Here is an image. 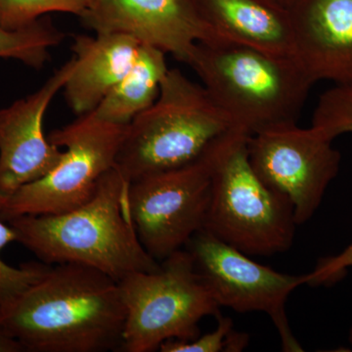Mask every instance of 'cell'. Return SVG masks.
<instances>
[{
    "label": "cell",
    "instance_id": "obj_1",
    "mask_svg": "<svg viewBox=\"0 0 352 352\" xmlns=\"http://www.w3.org/2000/svg\"><path fill=\"white\" fill-rule=\"evenodd\" d=\"M0 322L24 351H118L126 307L119 282L105 273L80 264H54L0 307Z\"/></svg>",
    "mask_w": 352,
    "mask_h": 352
},
{
    "label": "cell",
    "instance_id": "obj_2",
    "mask_svg": "<svg viewBox=\"0 0 352 352\" xmlns=\"http://www.w3.org/2000/svg\"><path fill=\"white\" fill-rule=\"evenodd\" d=\"M129 185L115 166L80 207L61 214L23 215L7 223L17 242L48 265L89 266L117 282L132 273L154 272L160 261L138 239L129 210Z\"/></svg>",
    "mask_w": 352,
    "mask_h": 352
},
{
    "label": "cell",
    "instance_id": "obj_3",
    "mask_svg": "<svg viewBox=\"0 0 352 352\" xmlns=\"http://www.w3.org/2000/svg\"><path fill=\"white\" fill-rule=\"evenodd\" d=\"M248 134L296 122L314 82L295 57L219 41L197 43L186 63Z\"/></svg>",
    "mask_w": 352,
    "mask_h": 352
},
{
    "label": "cell",
    "instance_id": "obj_4",
    "mask_svg": "<svg viewBox=\"0 0 352 352\" xmlns=\"http://www.w3.org/2000/svg\"><path fill=\"white\" fill-rule=\"evenodd\" d=\"M234 129L204 85L168 69L157 100L127 124L116 166L129 182L180 168Z\"/></svg>",
    "mask_w": 352,
    "mask_h": 352
},
{
    "label": "cell",
    "instance_id": "obj_5",
    "mask_svg": "<svg viewBox=\"0 0 352 352\" xmlns=\"http://www.w3.org/2000/svg\"><path fill=\"white\" fill-rule=\"evenodd\" d=\"M233 139L215 164L203 229L248 256L288 251L295 237V212L286 196L270 189L248 159L247 138Z\"/></svg>",
    "mask_w": 352,
    "mask_h": 352
},
{
    "label": "cell",
    "instance_id": "obj_6",
    "mask_svg": "<svg viewBox=\"0 0 352 352\" xmlns=\"http://www.w3.org/2000/svg\"><path fill=\"white\" fill-rule=\"evenodd\" d=\"M119 285L126 307L122 351H156L168 340L196 339L201 319L220 314L186 249L160 261L157 271L132 273Z\"/></svg>",
    "mask_w": 352,
    "mask_h": 352
},
{
    "label": "cell",
    "instance_id": "obj_7",
    "mask_svg": "<svg viewBox=\"0 0 352 352\" xmlns=\"http://www.w3.org/2000/svg\"><path fill=\"white\" fill-rule=\"evenodd\" d=\"M240 133L247 132L234 129L217 139L192 163L131 182L132 222L139 241L153 258L162 261L184 249L204 228L215 164Z\"/></svg>",
    "mask_w": 352,
    "mask_h": 352
},
{
    "label": "cell",
    "instance_id": "obj_8",
    "mask_svg": "<svg viewBox=\"0 0 352 352\" xmlns=\"http://www.w3.org/2000/svg\"><path fill=\"white\" fill-rule=\"evenodd\" d=\"M126 127L99 120L91 112L51 132L47 138L64 148L63 157L47 175L9 197L0 206V219L61 214L87 203L101 178L115 168Z\"/></svg>",
    "mask_w": 352,
    "mask_h": 352
},
{
    "label": "cell",
    "instance_id": "obj_9",
    "mask_svg": "<svg viewBox=\"0 0 352 352\" xmlns=\"http://www.w3.org/2000/svg\"><path fill=\"white\" fill-rule=\"evenodd\" d=\"M332 142L315 127L302 129L296 122L268 127L247 138L252 170L266 186L289 199L296 226L314 217L339 173L342 157Z\"/></svg>",
    "mask_w": 352,
    "mask_h": 352
},
{
    "label": "cell",
    "instance_id": "obj_10",
    "mask_svg": "<svg viewBox=\"0 0 352 352\" xmlns=\"http://www.w3.org/2000/svg\"><path fill=\"white\" fill-rule=\"evenodd\" d=\"M184 249L219 307L270 315L281 338L282 349L303 351L289 328L286 302L294 289L305 285V275L284 274L261 265L205 229L198 231Z\"/></svg>",
    "mask_w": 352,
    "mask_h": 352
},
{
    "label": "cell",
    "instance_id": "obj_11",
    "mask_svg": "<svg viewBox=\"0 0 352 352\" xmlns=\"http://www.w3.org/2000/svg\"><path fill=\"white\" fill-rule=\"evenodd\" d=\"M80 19L96 34H126L184 63L197 43L226 41L198 0H91Z\"/></svg>",
    "mask_w": 352,
    "mask_h": 352
},
{
    "label": "cell",
    "instance_id": "obj_12",
    "mask_svg": "<svg viewBox=\"0 0 352 352\" xmlns=\"http://www.w3.org/2000/svg\"><path fill=\"white\" fill-rule=\"evenodd\" d=\"M75 67L73 58L36 92L0 109V206L21 187L47 175L63 157L64 150L44 134L43 119Z\"/></svg>",
    "mask_w": 352,
    "mask_h": 352
},
{
    "label": "cell",
    "instance_id": "obj_13",
    "mask_svg": "<svg viewBox=\"0 0 352 352\" xmlns=\"http://www.w3.org/2000/svg\"><path fill=\"white\" fill-rule=\"evenodd\" d=\"M288 13L295 57L310 80L352 85V0H300Z\"/></svg>",
    "mask_w": 352,
    "mask_h": 352
},
{
    "label": "cell",
    "instance_id": "obj_14",
    "mask_svg": "<svg viewBox=\"0 0 352 352\" xmlns=\"http://www.w3.org/2000/svg\"><path fill=\"white\" fill-rule=\"evenodd\" d=\"M140 46L126 34L74 36L71 50L76 67L64 87L72 111L78 117L94 112L131 68Z\"/></svg>",
    "mask_w": 352,
    "mask_h": 352
},
{
    "label": "cell",
    "instance_id": "obj_15",
    "mask_svg": "<svg viewBox=\"0 0 352 352\" xmlns=\"http://www.w3.org/2000/svg\"><path fill=\"white\" fill-rule=\"evenodd\" d=\"M198 1L208 22L222 38L272 54L295 57L288 11L265 0Z\"/></svg>",
    "mask_w": 352,
    "mask_h": 352
},
{
    "label": "cell",
    "instance_id": "obj_16",
    "mask_svg": "<svg viewBox=\"0 0 352 352\" xmlns=\"http://www.w3.org/2000/svg\"><path fill=\"white\" fill-rule=\"evenodd\" d=\"M168 69L164 51L141 44L131 68L92 113L109 124L127 126L157 100Z\"/></svg>",
    "mask_w": 352,
    "mask_h": 352
},
{
    "label": "cell",
    "instance_id": "obj_17",
    "mask_svg": "<svg viewBox=\"0 0 352 352\" xmlns=\"http://www.w3.org/2000/svg\"><path fill=\"white\" fill-rule=\"evenodd\" d=\"M64 38L63 32L44 18L20 30H8L0 25V58L41 69L50 60L51 48L63 43Z\"/></svg>",
    "mask_w": 352,
    "mask_h": 352
},
{
    "label": "cell",
    "instance_id": "obj_18",
    "mask_svg": "<svg viewBox=\"0 0 352 352\" xmlns=\"http://www.w3.org/2000/svg\"><path fill=\"white\" fill-rule=\"evenodd\" d=\"M91 0H0V25L8 30L29 27L52 12L82 18Z\"/></svg>",
    "mask_w": 352,
    "mask_h": 352
},
{
    "label": "cell",
    "instance_id": "obj_19",
    "mask_svg": "<svg viewBox=\"0 0 352 352\" xmlns=\"http://www.w3.org/2000/svg\"><path fill=\"white\" fill-rule=\"evenodd\" d=\"M311 126L331 140L352 133V85H337L321 95Z\"/></svg>",
    "mask_w": 352,
    "mask_h": 352
},
{
    "label": "cell",
    "instance_id": "obj_20",
    "mask_svg": "<svg viewBox=\"0 0 352 352\" xmlns=\"http://www.w3.org/2000/svg\"><path fill=\"white\" fill-rule=\"evenodd\" d=\"M0 219V307L14 300L45 274L50 265L43 263L21 264L19 267L7 264L1 252L7 245L17 242V234L10 224Z\"/></svg>",
    "mask_w": 352,
    "mask_h": 352
},
{
    "label": "cell",
    "instance_id": "obj_21",
    "mask_svg": "<svg viewBox=\"0 0 352 352\" xmlns=\"http://www.w3.org/2000/svg\"><path fill=\"white\" fill-rule=\"evenodd\" d=\"M217 327L212 332L199 335L191 340H170L160 346L162 352H239L249 344L248 333L234 330L232 319L217 316Z\"/></svg>",
    "mask_w": 352,
    "mask_h": 352
},
{
    "label": "cell",
    "instance_id": "obj_22",
    "mask_svg": "<svg viewBox=\"0 0 352 352\" xmlns=\"http://www.w3.org/2000/svg\"><path fill=\"white\" fill-rule=\"evenodd\" d=\"M352 267V243L337 256L321 258L312 272L305 274V285L321 286L337 283Z\"/></svg>",
    "mask_w": 352,
    "mask_h": 352
},
{
    "label": "cell",
    "instance_id": "obj_23",
    "mask_svg": "<svg viewBox=\"0 0 352 352\" xmlns=\"http://www.w3.org/2000/svg\"><path fill=\"white\" fill-rule=\"evenodd\" d=\"M0 352H24L19 342L11 337L0 322Z\"/></svg>",
    "mask_w": 352,
    "mask_h": 352
},
{
    "label": "cell",
    "instance_id": "obj_24",
    "mask_svg": "<svg viewBox=\"0 0 352 352\" xmlns=\"http://www.w3.org/2000/svg\"><path fill=\"white\" fill-rule=\"evenodd\" d=\"M349 342H351L352 346V327L351 328V331H349Z\"/></svg>",
    "mask_w": 352,
    "mask_h": 352
}]
</instances>
